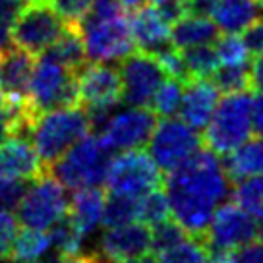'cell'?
<instances>
[{
    "mask_svg": "<svg viewBox=\"0 0 263 263\" xmlns=\"http://www.w3.org/2000/svg\"><path fill=\"white\" fill-rule=\"evenodd\" d=\"M230 182L219 155L199 149L164 180L171 219L184 232L201 238L215 207L229 197Z\"/></svg>",
    "mask_w": 263,
    "mask_h": 263,
    "instance_id": "obj_1",
    "label": "cell"
},
{
    "mask_svg": "<svg viewBox=\"0 0 263 263\" xmlns=\"http://www.w3.org/2000/svg\"><path fill=\"white\" fill-rule=\"evenodd\" d=\"M91 132L87 112L82 105L43 110L35 116L29 130L33 147L45 168Z\"/></svg>",
    "mask_w": 263,
    "mask_h": 263,
    "instance_id": "obj_2",
    "label": "cell"
},
{
    "mask_svg": "<svg viewBox=\"0 0 263 263\" xmlns=\"http://www.w3.org/2000/svg\"><path fill=\"white\" fill-rule=\"evenodd\" d=\"M112 151L105 145L99 134H87L62 157L50 164L49 171L66 190H82L101 186L107 176Z\"/></svg>",
    "mask_w": 263,
    "mask_h": 263,
    "instance_id": "obj_3",
    "label": "cell"
},
{
    "mask_svg": "<svg viewBox=\"0 0 263 263\" xmlns=\"http://www.w3.org/2000/svg\"><path fill=\"white\" fill-rule=\"evenodd\" d=\"M252 95L246 91L222 93L211 120L207 122L205 138L207 147L219 157L242 145L252 136Z\"/></svg>",
    "mask_w": 263,
    "mask_h": 263,
    "instance_id": "obj_4",
    "label": "cell"
},
{
    "mask_svg": "<svg viewBox=\"0 0 263 263\" xmlns=\"http://www.w3.org/2000/svg\"><path fill=\"white\" fill-rule=\"evenodd\" d=\"M161 168L151 155L141 149H130L120 151L110 159L103 184L107 186L110 196L141 197L161 188Z\"/></svg>",
    "mask_w": 263,
    "mask_h": 263,
    "instance_id": "obj_5",
    "label": "cell"
},
{
    "mask_svg": "<svg viewBox=\"0 0 263 263\" xmlns=\"http://www.w3.org/2000/svg\"><path fill=\"white\" fill-rule=\"evenodd\" d=\"M27 101L35 112L80 105L76 72L58 64L47 54H41L39 60H35Z\"/></svg>",
    "mask_w": 263,
    "mask_h": 263,
    "instance_id": "obj_6",
    "label": "cell"
},
{
    "mask_svg": "<svg viewBox=\"0 0 263 263\" xmlns=\"http://www.w3.org/2000/svg\"><path fill=\"white\" fill-rule=\"evenodd\" d=\"M80 31L91 62H120L136 50L126 14L112 17L87 16L80 24Z\"/></svg>",
    "mask_w": 263,
    "mask_h": 263,
    "instance_id": "obj_7",
    "label": "cell"
},
{
    "mask_svg": "<svg viewBox=\"0 0 263 263\" xmlns=\"http://www.w3.org/2000/svg\"><path fill=\"white\" fill-rule=\"evenodd\" d=\"M147 145L149 155L157 166L164 173H171L196 155L203 145V138L182 118L164 116L155 122Z\"/></svg>",
    "mask_w": 263,
    "mask_h": 263,
    "instance_id": "obj_8",
    "label": "cell"
},
{
    "mask_svg": "<svg viewBox=\"0 0 263 263\" xmlns=\"http://www.w3.org/2000/svg\"><path fill=\"white\" fill-rule=\"evenodd\" d=\"M68 199L70 197L66 196L64 186L49 171H45L33 180L31 188L25 190L16 209L17 222L29 229L49 230L54 222L66 217Z\"/></svg>",
    "mask_w": 263,
    "mask_h": 263,
    "instance_id": "obj_9",
    "label": "cell"
},
{
    "mask_svg": "<svg viewBox=\"0 0 263 263\" xmlns=\"http://www.w3.org/2000/svg\"><path fill=\"white\" fill-rule=\"evenodd\" d=\"M64 22L45 0H31L20 8L10 29V43L37 57L49 49L64 29Z\"/></svg>",
    "mask_w": 263,
    "mask_h": 263,
    "instance_id": "obj_10",
    "label": "cell"
},
{
    "mask_svg": "<svg viewBox=\"0 0 263 263\" xmlns=\"http://www.w3.org/2000/svg\"><path fill=\"white\" fill-rule=\"evenodd\" d=\"M257 221L234 201H222L215 207L207 224L205 244L213 252H234L257 240Z\"/></svg>",
    "mask_w": 263,
    "mask_h": 263,
    "instance_id": "obj_11",
    "label": "cell"
},
{
    "mask_svg": "<svg viewBox=\"0 0 263 263\" xmlns=\"http://www.w3.org/2000/svg\"><path fill=\"white\" fill-rule=\"evenodd\" d=\"M153 252V232L141 221L110 224L99 240V257L103 263H130L147 259Z\"/></svg>",
    "mask_w": 263,
    "mask_h": 263,
    "instance_id": "obj_12",
    "label": "cell"
},
{
    "mask_svg": "<svg viewBox=\"0 0 263 263\" xmlns=\"http://www.w3.org/2000/svg\"><path fill=\"white\" fill-rule=\"evenodd\" d=\"M120 85L122 99L130 107H147L155 95L157 87L166 78L163 68L159 66L155 54L134 50L132 54L120 60Z\"/></svg>",
    "mask_w": 263,
    "mask_h": 263,
    "instance_id": "obj_13",
    "label": "cell"
},
{
    "mask_svg": "<svg viewBox=\"0 0 263 263\" xmlns=\"http://www.w3.org/2000/svg\"><path fill=\"white\" fill-rule=\"evenodd\" d=\"M157 118L147 107H128L108 115L99 136L110 151H130L147 145Z\"/></svg>",
    "mask_w": 263,
    "mask_h": 263,
    "instance_id": "obj_14",
    "label": "cell"
},
{
    "mask_svg": "<svg viewBox=\"0 0 263 263\" xmlns=\"http://www.w3.org/2000/svg\"><path fill=\"white\" fill-rule=\"evenodd\" d=\"M78 97L83 108L112 110L122 99L120 74L107 62H91L76 72Z\"/></svg>",
    "mask_w": 263,
    "mask_h": 263,
    "instance_id": "obj_15",
    "label": "cell"
},
{
    "mask_svg": "<svg viewBox=\"0 0 263 263\" xmlns=\"http://www.w3.org/2000/svg\"><path fill=\"white\" fill-rule=\"evenodd\" d=\"M130 31L132 39L138 50L155 54L157 50L171 45V27H173V17L168 12L159 6H141L136 12H132Z\"/></svg>",
    "mask_w": 263,
    "mask_h": 263,
    "instance_id": "obj_16",
    "label": "cell"
},
{
    "mask_svg": "<svg viewBox=\"0 0 263 263\" xmlns=\"http://www.w3.org/2000/svg\"><path fill=\"white\" fill-rule=\"evenodd\" d=\"M221 99V91L209 78H196L184 82L178 115L194 130H203L211 120L215 107Z\"/></svg>",
    "mask_w": 263,
    "mask_h": 263,
    "instance_id": "obj_17",
    "label": "cell"
},
{
    "mask_svg": "<svg viewBox=\"0 0 263 263\" xmlns=\"http://www.w3.org/2000/svg\"><path fill=\"white\" fill-rule=\"evenodd\" d=\"M47 168L24 136H12L0 143V178L35 180Z\"/></svg>",
    "mask_w": 263,
    "mask_h": 263,
    "instance_id": "obj_18",
    "label": "cell"
},
{
    "mask_svg": "<svg viewBox=\"0 0 263 263\" xmlns=\"http://www.w3.org/2000/svg\"><path fill=\"white\" fill-rule=\"evenodd\" d=\"M107 196L99 186L76 190V194L68 199V213L66 221L82 236L83 240L103 224Z\"/></svg>",
    "mask_w": 263,
    "mask_h": 263,
    "instance_id": "obj_19",
    "label": "cell"
},
{
    "mask_svg": "<svg viewBox=\"0 0 263 263\" xmlns=\"http://www.w3.org/2000/svg\"><path fill=\"white\" fill-rule=\"evenodd\" d=\"M35 57L20 47L0 49V89L6 97H27Z\"/></svg>",
    "mask_w": 263,
    "mask_h": 263,
    "instance_id": "obj_20",
    "label": "cell"
},
{
    "mask_svg": "<svg viewBox=\"0 0 263 263\" xmlns=\"http://www.w3.org/2000/svg\"><path fill=\"white\" fill-rule=\"evenodd\" d=\"M209 16L221 33L240 35L261 16V6L257 0H217Z\"/></svg>",
    "mask_w": 263,
    "mask_h": 263,
    "instance_id": "obj_21",
    "label": "cell"
},
{
    "mask_svg": "<svg viewBox=\"0 0 263 263\" xmlns=\"http://www.w3.org/2000/svg\"><path fill=\"white\" fill-rule=\"evenodd\" d=\"M217 37H219V29L209 20V16L182 14L174 20L171 27V45L178 50L211 45Z\"/></svg>",
    "mask_w": 263,
    "mask_h": 263,
    "instance_id": "obj_22",
    "label": "cell"
},
{
    "mask_svg": "<svg viewBox=\"0 0 263 263\" xmlns=\"http://www.w3.org/2000/svg\"><path fill=\"white\" fill-rule=\"evenodd\" d=\"M41 54H47L49 58L57 60L58 64H62L68 70L78 72L87 62V54H85V45H83L80 25L66 24L62 33L54 39V43Z\"/></svg>",
    "mask_w": 263,
    "mask_h": 263,
    "instance_id": "obj_23",
    "label": "cell"
},
{
    "mask_svg": "<svg viewBox=\"0 0 263 263\" xmlns=\"http://www.w3.org/2000/svg\"><path fill=\"white\" fill-rule=\"evenodd\" d=\"M224 168L230 180H242L248 176L263 174V138L246 140L242 145L230 151L224 161Z\"/></svg>",
    "mask_w": 263,
    "mask_h": 263,
    "instance_id": "obj_24",
    "label": "cell"
},
{
    "mask_svg": "<svg viewBox=\"0 0 263 263\" xmlns=\"http://www.w3.org/2000/svg\"><path fill=\"white\" fill-rule=\"evenodd\" d=\"M153 263H207L209 248L199 236L184 234L173 244L153 250Z\"/></svg>",
    "mask_w": 263,
    "mask_h": 263,
    "instance_id": "obj_25",
    "label": "cell"
},
{
    "mask_svg": "<svg viewBox=\"0 0 263 263\" xmlns=\"http://www.w3.org/2000/svg\"><path fill=\"white\" fill-rule=\"evenodd\" d=\"M49 250H50L49 230L24 227L22 230L17 229L16 236L12 240L8 259L10 261H31V259H39Z\"/></svg>",
    "mask_w": 263,
    "mask_h": 263,
    "instance_id": "obj_26",
    "label": "cell"
},
{
    "mask_svg": "<svg viewBox=\"0 0 263 263\" xmlns=\"http://www.w3.org/2000/svg\"><path fill=\"white\" fill-rule=\"evenodd\" d=\"M230 190L234 203H238L255 221H263V174L236 180V186Z\"/></svg>",
    "mask_w": 263,
    "mask_h": 263,
    "instance_id": "obj_27",
    "label": "cell"
},
{
    "mask_svg": "<svg viewBox=\"0 0 263 263\" xmlns=\"http://www.w3.org/2000/svg\"><path fill=\"white\" fill-rule=\"evenodd\" d=\"M182 58H184V68H186V82L196 80V78H211L215 70L219 68L213 43L182 50Z\"/></svg>",
    "mask_w": 263,
    "mask_h": 263,
    "instance_id": "obj_28",
    "label": "cell"
},
{
    "mask_svg": "<svg viewBox=\"0 0 263 263\" xmlns=\"http://www.w3.org/2000/svg\"><path fill=\"white\" fill-rule=\"evenodd\" d=\"M182 89H184V82L176 78H164L163 83L157 87L155 95L151 99V105H149L153 115L161 118L176 115L182 101Z\"/></svg>",
    "mask_w": 263,
    "mask_h": 263,
    "instance_id": "obj_29",
    "label": "cell"
},
{
    "mask_svg": "<svg viewBox=\"0 0 263 263\" xmlns=\"http://www.w3.org/2000/svg\"><path fill=\"white\" fill-rule=\"evenodd\" d=\"M215 54L219 66H248L250 64V50L244 45L242 37L222 33V37H217L213 43Z\"/></svg>",
    "mask_w": 263,
    "mask_h": 263,
    "instance_id": "obj_30",
    "label": "cell"
},
{
    "mask_svg": "<svg viewBox=\"0 0 263 263\" xmlns=\"http://www.w3.org/2000/svg\"><path fill=\"white\" fill-rule=\"evenodd\" d=\"M138 217H140V197H124L108 194L107 201H105V213H103L105 227L138 221Z\"/></svg>",
    "mask_w": 263,
    "mask_h": 263,
    "instance_id": "obj_31",
    "label": "cell"
},
{
    "mask_svg": "<svg viewBox=\"0 0 263 263\" xmlns=\"http://www.w3.org/2000/svg\"><path fill=\"white\" fill-rule=\"evenodd\" d=\"M50 234V248H54L58 255H74L83 252V238L76 232L70 222L60 219L49 229Z\"/></svg>",
    "mask_w": 263,
    "mask_h": 263,
    "instance_id": "obj_32",
    "label": "cell"
},
{
    "mask_svg": "<svg viewBox=\"0 0 263 263\" xmlns=\"http://www.w3.org/2000/svg\"><path fill=\"white\" fill-rule=\"evenodd\" d=\"M213 83L222 93L246 91L250 87V64L248 66H219L215 70Z\"/></svg>",
    "mask_w": 263,
    "mask_h": 263,
    "instance_id": "obj_33",
    "label": "cell"
},
{
    "mask_svg": "<svg viewBox=\"0 0 263 263\" xmlns=\"http://www.w3.org/2000/svg\"><path fill=\"white\" fill-rule=\"evenodd\" d=\"M171 219L168 215V201H166V196H164L161 188L149 192L145 196L140 197V217L138 221L145 222L147 227H155L159 222Z\"/></svg>",
    "mask_w": 263,
    "mask_h": 263,
    "instance_id": "obj_34",
    "label": "cell"
},
{
    "mask_svg": "<svg viewBox=\"0 0 263 263\" xmlns=\"http://www.w3.org/2000/svg\"><path fill=\"white\" fill-rule=\"evenodd\" d=\"M68 25H80L87 17L93 0H45Z\"/></svg>",
    "mask_w": 263,
    "mask_h": 263,
    "instance_id": "obj_35",
    "label": "cell"
},
{
    "mask_svg": "<svg viewBox=\"0 0 263 263\" xmlns=\"http://www.w3.org/2000/svg\"><path fill=\"white\" fill-rule=\"evenodd\" d=\"M155 58L157 62H159V66L163 68L166 78H176L180 82H186V68H184L182 50L174 49L173 45H166L161 50H157Z\"/></svg>",
    "mask_w": 263,
    "mask_h": 263,
    "instance_id": "obj_36",
    "label": "cell"
},
{
    "mask_svg": "<svg viewBox=\"0 0 263 263\" xmlns=\"http://www.w3.org/2000/svg\"><path fill=\"white\" fill-rule=\"evenodd\" d=\"M25 190H27V180L24 178H0V209L16 211Z\"/></svg>",
    "mask_w": 263,
    "mask_h": 263,
    "instance_id": "obj_37",
    "label": "cell"
},
{
    "mask_svg": "<svg viewBox=\"0 0 263 263\" xmlns=\"http://www.w3.org/2000/svg\"><path fill=\"white\" fill-rule=\"evenodd\" d=\"M17 229L20 224L12 211L0 209V259H8L10 246H12V240L16 236Z\"/></svg>",
    "mask_w": 263,
    "mask_h": 263,
    "instance_id": "obj_38",
    "label": "cell"
},
{
    "mask_svg": "<svg viewBox=\"0 0 263 263\" xmlns=\"http://www.w3.org/2000/svg\"><path fill=\"white\" fill-rule=\"evenodd\" d=\"M242 41L248 47L250 54H259L263 52V16H259L255 22L248 25L246 29L242 31Z\"/></svg>",
    "mask_w": 263,
    "mask_h": 263,
    "instance_id": "obj_39",
    "label": "cell"
},
{
    "mask_svg": "<svg viewBox=\"0 0 263 263\" xmlns=\"http://www.w3.org/2000/svg\"><path fill=\"white\" fill-rule=\"evenodd\" d=\"M230 263H263V242H250L232 252Z\"/></svg>",
    "mask_w": 263,
    "mask_h": 263,
    "instance_id": "obj_40",
    "label": "cell"
},
{
    "mask_svg": "<svg viewBox=\"0 0 263 263\" xmlns=\"http://www.w3.org/2000/svg\"><path fill=\"white\" fill-rule=\"evenodd\" d=\"M217 0H180L182 14L192 16H209Z\"/></svg>",
    "mask_w": 263,
    "mask_h": 263,
    "instance_id": "obj_41",
    "label": "cell"
},
{
    "mask_svg": "<svg viewBox=\"0 0 263 263\" xmlns=\"http://www.w3.org/2000/svg\"><path fill=\"white\" fill-rule=\"evenodd\" d=\"M252 132L263 138V93H257L252 97Z\"/></svg>",
    "mask_w": 263,
    "mask_h": 263,
    "instance_id": "obj_42",
    "label": "cell"
},
{
    "mask_svg": "<svg viewBox=\"0 0 263 263\" xmlns=\"http://www.w3.org/2000/svg\"><path fill=\"white\" fill-rule=\"evenodd\" d=\"M254 57V62L250 64V87H254L257 93H263V52Z\"/></svg>",
    "mask_w": 263,
    "mask_h": 263,
    "instance_id": "obj_43",
    "label": "cell"
},
{
    "mask_svg": "<svg viewBox=\"0 0 263 263\" xmlns=\"http://www.w3.org/2000/svg\"><path fill=\"white\" fill-rule=\"evenodd\" d=\"M54 263H103L99 254H89V252H80L74 255H58Z\"/></svg>",
    "mask_w": 263,
    "mask_h": 263,
    "instance_id": "obj_44",
    "label": "cell"
},
{
    "mask_svg": "<svg viewBox=\"0 0 263 263\" xmlns=\"http://www.w3.org/2000/svg\"><path fill=\"white\" fill-rule=\"evenodd\" d=\"M153 6H159V8H163L168 12V16L176 20L178 16H182L180 12V0H149Z\"/></svg>",
    "mask_w": 263,
    "mask_h": 263,
    "instance_id": "obj_45",
    "label": "cell"
},
{
    "mask_svg": "<svg viewBox=\"0 0 263 263\" xmlns=\"http://www.w3.org/2000/svg\"><path fill=\"white\" fill-rule=\"evenodd\" d=\"M12 20L0 16V49L8 47L10 45V29H12Z\"/></svg>",
    "mask_w": 263,
    "mask_h": 263,
    "instance_id": "obj_46",
    "label": "cell"
},
{
    "mask_svg": "<svg viewBox=\"0 0 263 263\" xmlns=\"http://www.w3.org/2000/svg\"><path fill=\"white\" fill-rule=\"evenodd\" d=\"M118 4H120L124 14H132V12H136L138 8H141L145 4V0H118Z\"/></svg>",
    "mask_w": 263,
    "mask_h": 263,
    "instance_id": "obj_47",
    "label": "cell"
},
{
    "mask_svg": "<svg viewBox=\"0 0 263 263\" xmlns=\"http://www.w3.org/2000/svg\"><path fill=\"white\" fill-rule=\"evenodd\" d=\"M230 259H232V252H213L207 263H230Z\"/></svg>",
    "mask_w": 263,
    "mask_h": 263,
    "instance_id": "obj_48",
    "label": "cell"
},
{
    "mask_svg": "<svg viewBox=\"0 0 263 263\" xmlns=\"http://www.w3.org/2000/svg\"><path fill=\"white\" fill-rule=\"evenodd\" d=\"M257 236H261L263 240V221H261V227H257Z\"/></svg>",
    "mask_w": 263,
    "mask_h": 263,
    "instance_id": "obj_49",
    "label": "cell"
},
{
    "mask_svg": "<svg viewBox=\"0 0 263 263\" xmlns=\"http://www.w3.org/2000/svg\"><path fill=\"white\" fill-rule=\"evenodd\" d=\"M2 103H4V93H2V89H0V107H2Z\"/></svg>",
    "mask_w": 263,
    "mask_h": 263,
    "instance_id": "obj_50",
    "label": "cell"
},
{
    "mask_svg": "<svg viewBox=\"0 0 263 263\" xmlns=\"http://www.w3.org/2000/svg\"><path fill=\"white\" fill-rule=\"evenodd\" d=\"M17 263H41V261H37V259H31V261H17Z\"/></svg>",
    "mask_w": 263,
    "mask_h": 263,
    "instance_id": "obj_51",
    "label": "cell"
},
{
    "mask_svg": "<svg viewBox=\"0 0 263 263\" xmlns=\"http://www.w3.org/2000/svg\"><path fill=\"white\" fill-rule=\"evenodd\" d=\"M130 263H147L145 259H138V261H130Z\"/></svg>",
    "mask_w": 263,
    "mask_h": 263,
    "instance_id": "obj_52",
    "label": "cell"
},
{
    "mask_svg": "<svg viewBox=\"0 0 263 263\" xmlns=\"http://www.w3.org/2000/svg\"><path fill=\"white\" fill-rule=\"evenodd\" d=\"M257 4H259V6L263 8V0H257Z\"/></svg>",
    "mask_w": 263,
    "mask_h": 263,
    "instance_id": "obj_53",
    "label": "cell"
},
{
    "mask_svg": "<svg viewBox=\"0 0 263 263\" xmlns=\"http://www.w3.org/2000/svg\"><path fill=\"white\" fill-rule=\"evenodd\" d=\"M22 2H31V0H22Z\"/></svg>",
    "mask_w": 263,
    "mask_h": 263,
    "instance_id": "obj_54",
    "label": "cell"
}]
</instances>
